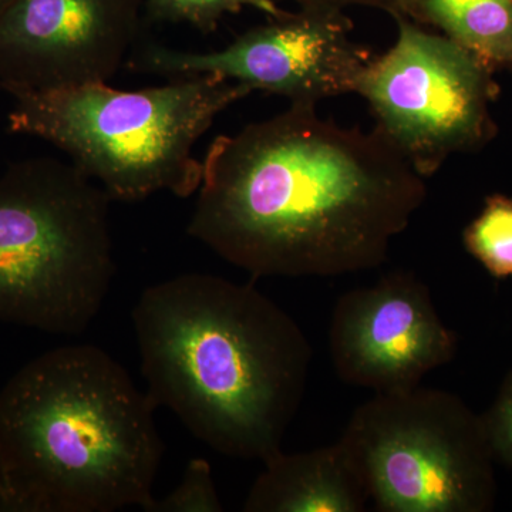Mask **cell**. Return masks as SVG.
<instances>
[{
	"mask_svg": "<svg viewBox=\"0 0 512 512\" xmlns=\"http://www.w3.org/2000/svg\"><path fill=\"white\" fill-rule=\"evenodd\" d=\"M353 23L343 10L301 8L269 18L215 52L147 45L131 53L134 72L188 77L215 74L255 90L286 97L296 106L356 93L372 56L350 39Z\"/></svg>",
	"mask_w": 512,
	"mask_h": 512,
	"instance_id": "obj_8",
	"label": "cell"
},
{
	"mask_svg": "<svg viewBox=\"0 0 512 512\" xmlns=\"http://www.w3.org/2000/svg\"><path fill=\"white\" fill-rule=\"evenodd\" d=\"M107 192L72 161L0 174V322L82 335L116 275Z\"/></svg>",
	"mask_w": 512,
	"mask_h": 512,
	"instance_id": "obj_5",
	"label": "cell"
},
{
	"mask_svg": "<svg viewBox=\"0 0 512 512\" xmlns=\"http://www.w3.org/2000/svg\"><path fill=\"white\" fill-rule=\"evenodd\" d=\"M463 244L493 278H512V197L488 195L483 211L464 229Z\"/></svg>",
	"mask_w": 512,
	"mask_h": 512,
	"instance_id": "obj_13",
	"label": "cell"
},
{
	"mask_svg": "<svg viewBox=\"0 0 512 512\" xmlns=\"http://www.w3.org/2000/svg\"><path fill=\"white\" fill-rule=\"evenodd\" d=\"M299 8L345 10L349 6H369L393 15L397 0H295Z\"/></svg>",
	"mask_w": 512,
	"mask_h": 512,
	"instance_id": "obj_17",
	"label": "cell"
},
{
	"mask_svg": "<svg viewBox=\"0 0 512 512\" xmlns=\"http://www.w3.org/2000/svg\"><path fill=\"white\" fill-rule=\"evenodd\" d=\"M131 318L156 407L224 456L265 463L282 451L312 346L278 303L249 284L184 274L144 289Z\"/></svg>",
	"mask_w": 512,
	"mask_h": 512,
	"instance_id": "obj_2",
	"label": "cell"
},
{
	"mask_svg": "<svg viewBox=\"0 0 512 512\" xmlns=\"http://www.w3.org/2000/svg\"><path fill=\"white\" fill-rule=\"evenodd\" d=\"M144 0H12L0 13V90L107 83L130 59Z\"/></svg>",
	"mask_w": 512,
	"mask_h": 512,
	"instance_id": "obj_9",
	"label": "cell"
},
{
	"mask_svg": "<svg viewBox=\"0 0 512 512\" xmlns=\"http://www.w3.org/2000/svg\"><path fill=\"white\" fill-rule=\"evenodd\" d=\"M457 348V333L413 272L393 271L376 284L350 289L333 308L330 359L350 386L376 393L414 389L450 363Z\"/></svg>",
	"mask_w": 512,
	"mask_h": 512,
	"instance_id": "obj_10",
	"label": "cell"
},
{
	"mask_svg": "<svg viewBox=\"0 0 512 512\" xmlns=\"http://www.w3.org/2000/svg\"><path fill=\"white\" fill-rule=\"evenodd\" d=\"M393 18L396 43L367 63L356 94L369 103L377 130L426 180L453 154L494 140L491 106L500 86L494 72L446 36Z\"/></svg>",
	"mask_w": 512,
	"mask_h": 512,
	"instance_id": "obj_7",
	"label": "cell"
},
{
	"mask_svg": "<svg viewBox=\"0 0 512 512\" xmlns=\"http://www.w3.org/2000/svg\"><path fill=\"white\" fill-rule=\"evenodd\" d=\"M397 15L439 29L491 72L512 73V0H397Z\"/></svg>",
	"mask_w": 512,
	"mask_h": 512,
	"instance_id": "obj_12",
	"label": "cell"
},
{
	"mask_svg": "<svg viewBox=\"0 0 512 512\" xmlns=\"http://www.w3.org/2000/svg\"><path fill=\"white\" fill-rule=\"evenodd\" d=\"M252 93L215 74L133 92L107 83L23 92L12 96L8 128L62 150L111 201H143L161 191L188 198L202 178L195 144L222 111Z\"/></svg>",
	"mask_w": 512,
	"mask_h": 512,
	"instance_id": "obj_4",
	"label": "cell"
},
{
	"mask_svg": "<svg viewBox=\"0 0 512 512\" xmlns=\"http://www.w3.org/2000/svg\"><path fill=\"white\" fill-rule=\"evenodd\" d=\"M188 234L254 276L333 278L379 268L426 201L424 178L382 131L316 107L221 134L202 160Z\"/></svg>",
	"mask_w": 512,
	"mask_h": 512,
	"instance_id": "obj_1",
	"label": "cell"
},
{
	"mask_svg": "<svg viewBox=\"0 0 512 512\" xmlns=\"http://www.w3.org/2000/svg\"><path fill=\"white\" fill-rule=\"evenodd\" d=\"M144 8L153 19L187 23L204 33L217 29L225 16L244 9L258 10L268 18H279L286 13L274 0H144Z\"/></svg>",
	"mask_w": 512,
	"mask_h": 512,
	"instance_id": "obj_14",
	"label": "cell"
},
{
	"mask_svg": "<svg viewBox=\"0 0 512 512\" xmlns=\"http://www.w3.org/2000/svg\"><path fill=\"white\" fill-rule=\"evenodd\" d=\"M10 2H12V0H0V13L3 12V9H5Z\"/></svg>",
	"mask_w": 512,
	"mask_h": 512,
	"instance_id": "obj_18",
	"label": "cell"
},
{
	"mask_svg": "<svg viewBox=\"0 0 512 512\" xmlns=\"http://www.w3.org/2000/svg\"><path fill=\"white\" fill-rule=\"evenodd\" d=\"M156 404L93 345L35 357L0 389V512L148 511Z\"/></svg>",
	"mask_w": 512,
	"mask_h": 512,
	"instance_id": "obj_3",
	"label": "cell"
},
{
	"mask_svg": "<svg viewBox=\"0 0 512 512\" xmlns=\"http://www.w3.org/2000/svg\"><path fill=\"white\" fill-rule=\"evenodd\" d=\"M369 495L339 441L303 453H276L245 498V512H360Z\"/></svg>",
	"mask_w": 512,
	"mask_h": 512,
	"instance_id": "obj_11",
	"label": "cell"
},
{
	"mask_svg": "<svg viewBox=\"0 0 512 512\" xmlns=\"http://www.w3.org/2000/svg\"><path fill=\"white\" fill-rule=\"evenodd\" d=\"M481 417L494 460L512 471V370L504 377L493 404Z\"/></svg>",
	"mask_w": 512,
	"mask_h": 512,
	"instance_id": "obj_16",
	"label": "cell"
},
{
	"mask_svg": "<svg viewBox=\"0 0 512 512\" xmlns=\"http://www.w3.org/2000/svg\"><path fill=\"white\" fill-rule=\"evenodd\" d=\"M221 503L210 464L204 458H192L185 467L180 484L161 500L154 498L147 512H221Z\"/></svg>",
	"mask_w": 512,
	"mask_h": 512,
	"instance_id": "obj_15",
	"label": "cell"
},
{
	"mask_svg": "<svg viewBox=\"0 0 512 512\" xmlns=\"http://www.w3.org/2000/svg\"><path fill=\"white\" fill-rule=\"evenodd\" d=\"M382 512H487L497 498L481 414L446 390L376 393L338 440Z\"/></svg>",
	"mask_w": 512,
	"mask_h": 512,
	"instance_id": "obj_6",
	"label": "cell"
}]
</instances>
